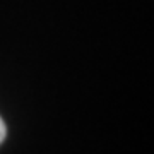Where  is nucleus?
Masks as SVG:
<instances>
[{
	"mask_svg": "<svg viewBox=\"0 0 154 154\" xmlns=\"http://www.w3.org/2000/svg\"><path fill=\"white\" fill-rule=\"evenodd\" d=\"M5 134H7V128H5V123H4V120L0 118V144H2V140L5 139Z\"/></svg>",
	"mask_w": 154,
	"mask_h": 154,
	"instance_id": "f257e3e1",
	"label": "nucleus"
}]
</instances>
